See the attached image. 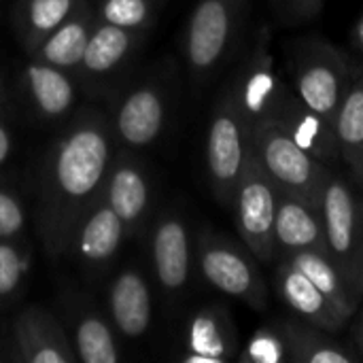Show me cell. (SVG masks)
I'll return each mask as SVG.
<instances>
[{
	"mask_svg": "<svg viewBox=\"0 0 363 363\" xmlns=\"http://www.w3.org/2000/svg\"><path fill=\"white\" fill-rule=\"evenodd\" d=\"M111 162V130L96 111L81 115L53 145L38 189V234L47 253L70 249L79 221L100 200Z\"/></svg>",
	"mask_w": 363,
	"mask_h": 363,
	"instance_id": "6da1fadb",
	"label": "cell"
},
{
	"mask_svg": "<svg viewBox=\"0 0 363 363\" xmlns=\"http://www.w3.org/2000/svg\"><path fill=\"white\" fill-rule=\"evenodd\" d=\"M247 0H198L187 17L183 53L191 81H208L232 55Z\"/></svg>",
	"mask_w": 363,
	"mask_h": 363,
	"instance_id": "7a4b0ae2",
	"label": "cell"
},
{
	"mask_svg": "<svg viewBox=\"0 0 363 363\" xmlns=\"http://www.w3.org/2000/svg\"><path fill=\"white\" fill-rule=\"evenodd\" d=\"M251 151L277 191L321 204V191L330 177L323 162L306 153L270 119L251 130Z\"/></svg>",
	"mask_w": 363,
	"mask_h": 363,
	"instance_id": "3957f363",
	"label": "cell"
},
{
	"mask_svg": "<svg viewBox=\"0 0 363 363\" xmlns=\"http://www.w3.org/2000/svg\"><path fill=\"white\" fill-rule=\"evenodd\" d=\"M196 262L202 279L223 296H230L253 311L270 304L268 283L257 268L255 255L228 236L202 230L196 242Z\"/></svg>",
	"mask_w": 363,
	"mask_h": 363,
	"instance_id": "277c9868",
	"label": "cell"
},
{
	"mask_svg": "<svg viewBox=\"0 0 363 363\" xmlns=\"http://www.w3.org/2000/svg\"><path fill=\"white\" fill-rule=\"evenodd\" d=\"M353 83L347 55L323 38H306L294 55V89L317 113L336 123V115Z\"/></svg>",
	"mask_w": 363,
	"mask_h": 363,
	"instance_id": "5b68a950",
	"label": "cell"
},
{
	"mask_svg": "<svg viewBox=\"0 0 363 363\" xmlns=\"http://www.w3.org/2000/svg\"><path fill=\"white\" fill-rule=\"evenodd\" d=\"M251 153V130L234 96L225 87L208 119L206 130V170L213 191L221 204H232L236 183Z\"/></svg>",
	"mask_w": 363,
	"mask_h": 363,
	"instance_id": "8992f818",
	"label": "cell"
},
{
	"mask_svg": "<svg viewBox=\"0 0 363 363\" xmlns=\"http://www.w3.org/2000/svg\"><path fill=\"white\" fill-rule=\"evenodd\" d=\"M319 206L328 253L355 294L363 298V204L342 179L330 174Z\"/></svg>",
	"mask_w": 363,
	"mask_h": 363,
	"instance_id": "52a82bcc",
	"label": "cell"
},
{
	"mask_svg": "<svg viewBox=\"0 0 363 363\" xmlns=\"http://www.w3.org/2000/svg\"><path fill=\"white\" fill-rule=\"evenodd\" d=\"M240 240L257 262L270 264L279 251L274 240L277 221V187L264 172L262 164L249 153L245 170L236 183L232 204Z\"/></svg>",
	"mask_w": 363,
	"mask_h": 363,
	"instance_id": "ba28073f",
	"label": "cell"
},
{
	"mask_svg": "<svg viewBox=\"0 0 363 363\" xmlns=\"http://www.w3.org/2000/svg\"><path fill=\"white\" fill-rule=\"evenodd\" d=\"M270 40V28H259L245 62L228 85L245 121L249 123V130L270 117L279 98L287 89V85L277 72Z\"/></svg>",
	"mask_w": 363,
	"mask_h": 363,
	"instance_id": "9c48e42d",
	"label": "cell"
},
{
	"mask_svg": "<svg viewBox=\"0 0 363 363\" xmlns=\"http://www.w3.org/2000/svg\"><path fill=\"white\" fill-rule=\"evenodd\" d=\"M296 145H300L306 153L317 157L323 164H332L340 160V147L336 138V123L313 111L296 89H285L272 108L270 117ZM266 121V119H264Z\"/></svg>",
	"mask_w": 363,
	"mask_h": 363,
	"instance_id": "30bf717a",
	"label": "cell"
},
{
	"mask_svg": "<svg viewBox=\"0 0 363 363\" xmlns=\"http://www.w3.org/2000/svg\"><path fill=\"white\" fill-rule=\"evenodd\" d=\"M151 262L155 281L170 298H179L191 279V236L179 213H164L151 234Z\"/></svg>",
	"mask_w": 363,
	"mask_h": 363,
	"instance_id": "8fae6325",
	"label": "cell"
},
{
	"mask_svg": "<svg viewBox=\"0 0 363 363\" xmlns=\"http://www.w3.org/2000/svg\"><path fill=\"white\" fill-rule=\"evenodd\" d=\"M168 91L160 81H145L128 91L115 115V132L125 147L153 145L166 128Z\"/></svg>",
	"mask_w": 363,
	"mask_h": 363,
	"instance_id": "7c38bea8",
	"label": "cell"
},
{
	"mask_svg": "<svg viewBox=\"0 0 363 363\" xmlns=\"http://www.w3.org/2000/svg\"><path fill=\"white\" fill-rule=\"evenodd\" d=\"M238 349V330L225 306L208 304L191 315L183 363H228L236 359Z\"/></svg>",
	"mask_w": 363,
	"mask_h": 363,
	"instance_id": "4fadbf2b",
	"label": "cell"
},
{
	"mask_svg": "<svg viewBox=\"0 0 363 363\" xmlns=\"http://www.w3.org/2000/svg\"><path fill=\"white\" fill-rule=\"evenodd\" d=\"M13 338L19 351L17 357L21 362H77V355L66 336V330H62V325L51 313L38 306H30L19 313V317L13 321Z\"/></svg>",
	"mask_w": 363,
	"mask_h": 363,
	"instance_id": "5bb4252c",
	"label": "cell"
},
{
	"mask_svg": "<svg viewBox=\"0 0 363 363\" xmlns=\"http://www.w3.org/2000/svg\"><path fill=\"white\" fill-rule=\"evenodd\" d=\"M274 287L279 298L296 313V317L313 325L336 334L349 321V317L289 259L279 264L274 272Z\"/></svg>",
	"mask_w": 363,
	"mask_h": 363,
	"instance_id": "9a60e30c",
	"label": "cell"
},
{
	"mask_svg": "<svg viewBox=\"0 0 363 363\" xmlns=\"http://www.w3.org/2000/svg\"><path fill=\"white\" fill-rule=\"evenodd\" d=\"M277 247L285 253L300 251H325V228L321 206L308 200L277 191V221H274Z\"/></svg>",
	"mask_w": 363,
	"mask_h": 363,
	"instance_id": "2e32d148",
	"label": "cell"
},
{
	"mask_svg": "<svg viewBox=\"0 0 363 363\" xmlns=\"http://www.w3.org/2000/svg\"><path fill=\"white\" fill-rule=\"evenodd\" d=\"M123 234L125 223L102 198L79 221L70 249L85 268L100 270L108 266L117 255L123 242Z\"/></svg>",
	"mask_w": 363,
	"mask_h": 363,
	"instance_id": "e0dca14e",
	"label": "cell"
},
{
	"mask_svg": "<svg viewBox=\"0 0 363 363\" xmlns=\"http://www.w3.org/2000/svg\"><path fill=\"white\" fill-rule=\"evenodd\" d=\"M108 313L115 330L130 340L149 332L153 319L151 289L138 268H123L108 289Z\"/></svg>",
	"mask_w": 363,
	"mask_h": 363,
	"instance_id": "ac0fdd59",
	"label": "cell"
},
{
	"mask_svg": "<svg viewBox=\"0 0 363 363\" xmlns=\"http://www.w3.org/2000/svg\"><path fill=\"white\" fill-rule=\"evenodd\" d=\"M281 332L287 345V362L294 363H355L362 359L353 347L332 338L328 330L304 319L281 321Z\"/></svg>",
	"mask_w": 363,
	"mask_h": 363,
	"instance_id": "d6986e66",
	"label": "cell"
},
{
	"mask_svg": "<svg viewBox=\"0 0 363 363\" xmlns=\"http://www.w3.org/2000/svg\"><path fill=\"white\" fill-rule=\"evenodd\" d=\"M104 202L121 217L125 228H136L151 202V185L143 166L125 157L113 164L104 185Z\"/></svg>",
	"mask_w": 363,
	"mask_h": 363,
	"instance_id": "ffe728a7",
	"label": "cell"
},
{
	"mask_svg": "<svg viewBox=\"0 0 363 363\" xmlns=\"http://www.w3.org/2000/svg\"><path fill=\"white\" fill-rule=\"evenodd\" d=\"M23 79L28 94L43 117L55 119L70 111L74 102V85L62 68L34 60L26 66Z\"/></svg>",
	"mask_w": 363,
	"mask_h": 363,
	"instance_id": "44dd1931",
	"label": "cell"
},
{
	"mask_svg": "<svg viewBox=\"0 0 363 363\" xmlns=\"http://www.w3.org/2000/svg\"><path fill=\"white\" fill-rule=\"evenodd\" d=\"M91 28H94L91 15L83 9H77L64 23H60L36 47V60L57 66L62 70L79 66L83 60Z\"/></svg>",
	"mask_w": 363,
	"mask_h": 363,
	"instance_id": "7402d4cb",
	"label": "cell"
},
{
	"mask_svg": "<svg viewBox=\"0 0 363 363\" xmlns=\"http://www.w3.org/2000/svg\"><path fill=\"white\" fill-rule=\"evenodd\" d=\"M140 38L138 30H125L113 23H96L91 28L81 66L87 74L102 77L113 72L117 66L125 62L130 51L136 47Z\"/></svg>",
	"mask_w": 363,
	"mask_h": 363,
	"instance_id": "603a6c76",
	"label": "cell"
},
{
	"mask_svg": "<svg viewBox=\"0 0 363 363\" xmlns=\"http://www.w3.org/2000/svg\"><path fill=\"white\" fill-rule=\"evenodd\" d=\"M287 259L298 266L321 291L328 296L349 319L357 313L362 298L355 294V289L349 285L340 268L334 264L330 253L325 251H300L287 255Z\"/></svg>",
	"mask_w": 363,
	"mask_h": 363,
	"instance_id": "cb8c5ba5",
	"label": "cell"
},
{
	"mask_svg": "<svg viewBox=\"0 0 363 363\" xmlns=\"http://www.w3.org/2000/svg\"><path fill=\"white\" fill-rule=\"evenodd\" d=\"M336 138L340 160L363 187V70L353 74V83L336 115Z\"/></svg>",
	"mask_w": 363,
	"mask_h": 363,
	"instance_id": "d4e9b609",
	"label": "cell"
},
{
	"mask_svg": "<svg viewBox=\"0 0 363 363\" xmlns=\"http://www.w3.org/2000/svg\"><path fill=\"white\" fill-rule=\"evenodd\" d=\"M70 345L77 362L117 363L121 357L111 323L96 311H81L77 315Z\"/></svg>",
	"mask_w": 363,
	"mask_h": 363,
	"instance_id": "484cf974",
	"label": "cell"
},
{
	"mask_svg": "<svg viewBox=\"0 0 363 363\" xmlns=\"http://www.w3.org/2000/svg\"><path fill=\"white\" fill-rule=\"evenodd\" d=\"M77 9L79 0H23L21 32L26 36V43L36 49Z\"/></svg>",
	"mask_w": 363,
	"mask_h": 363,
	"instance_id": "4316f807",
	"label": "cell"
},
{
	"mask_svg": "<svg viewBox=\"0 0 363 363\" xmlns=\"http://www.w3.org/2000/svg\"><path fill=\"white\" fill-rule=\"evenodd\" d=\"M240 363H283L287 362V345L279 323L262 325L249 342L238 351Z\"/></svg>",
	"mask_w": 363,
	"mask_h": 363,
	"instance_id": "83f0119b",
	"label": "cell"
},
{
	"mask_svg": "<svg viewBox=\"0 0 363 363\" xmlns=\"http://www.w3.org/2000/svg\"><path fill=\"white\" fill-rule=\"evenodd\" d=\"M100 19L125 30L143 32L153 19V0H104Z\"/></svg>",
	"mask_w": 363,
	"mask_h": 363,
	"instance_id": "f1b7e54d",
	"label": "cell"
},
{
	"mask_svg": "<svg viewBox=\"0 0 363 363\" xmlns=\"http://www.w3.org/2000/svg\"><path fill=\"white\" fill-rule=\"evenodd\" d=\"M26 272V257L23 253L11 242V240H0V300L11 298Z\"/></svg>",
	"mask_w": 363,
	"mask_h": 363,
	"instance_id": "f546056e",
	"label": "cell"
},
{
	"mask_svg": "<svg viewBox=\"0 0 363 363\" xmlns=\"http://www.w3.org/2000/svg\"><path fill=\"white\" fill-rule=\"evenodd\" d=\"M26 230V211L21 200L0 187V240H11L21 236V232Z\"/></svg>",
	"mask_w": 363,
	"mask_h": 363,
	"instance_id": "4dcf8cb0",
	"label": "cell"
},
{
	"mask_svg": "<svg viewBox=\"0 0 363 363\" xmlns=\"http://www.w3.org/2000/svg\"><path fill=\"white\" fill-rule=\"evenodd\" d=\"M287 2V11L294 15V17H315L321 13L325 0H285Z\"/></svg>",
	"mask_w": 363,
	"mask_h": 363,
	"instance_id": "1f68e13d",
	"label": "cell"
},
{
	"mask_svg": "<svg viewBox=\"0 0 363 363\" xmlns=\"http://www.w3.org/2000/svg\"><path fill=\"white\" fill-rule=\"evenodd\" d=\"M11 149H13V132L9 123L0 119V166L9 160Z\"/></svg>",
	"mask_w": 363,
	"mask_h": 363,
	"instance_id": "d6a6232c",
	"label": "cell"
},
{
	"mask_svg": "<svg viewBox=\"0 0 363 363\" xmlns=\"http://www.w3.org/2000/svg\"><path fill=\"white\" fill-rule=\"evenodd\" d=\"M353 43L363 53V11L362 15L357 17V21H355V28H353Z\"/></svg>",
	"mask_w": 363,
	"mask_h": 363,
	"instance_id": "836d02e7",
	"label": "cell"
},
{
	"mask_svg": "<svg viewBox=\"0 0 363 363\" xmlns=\"http://www.w3.org/2000/svg\"><path fill=\"white\" fill-rule=\"evenodd\" d=\"M355 340H357V347H359V353H362L363 357V317L362 321H359V325L355 328Z\"/></svg>",
	"mask_w": 363,
	"mask_h": 363,
	"instance_id": "e575fe53",
	"label": "cell"
}]
</instances>
